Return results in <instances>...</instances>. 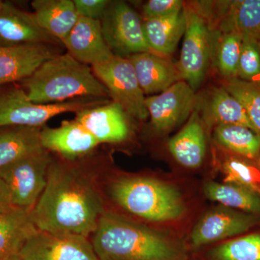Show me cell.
I'll use <instances>...</instances> for the list:
<instances>
[{
	"instance_id": "24",
	"label": "cell",
	"mask_w": 260,
	"mask_h": 260,
	"mask_svg": "<svg viewBox=\"0 0 260 260\" xmlns=\"http://www.w3.org/2000/svg\"><path fill=\"white\" fill-rule=\"evenodd\" d=\"M29 210L15 208L0 213V260L18 254L24 243L37 230Z\"/></svg>"
},
{
	"instance_id": "28",
	"label": "cell",
	"mask_w": 260,
	"mask_h": 260,
	"mask_svg": "<svg viewBox=\"0 0 260 260\" xmlns=\"http://www.w3.org/2000/svg\"><path fill=\"white\" fill-rule=\"evenodd\" d=\"M214 137L224 148L248 159L258 158L260 137L249 128L235 124L215 126Z\"/></svg>"
},
{
	"instance_id": "10",
	"label": "cell",
	"mask_w": 260,
	"mask_h": 260,
	"mask_svg": "<svg viewBox=\"0 0 260 260\" xmlns=\"http://www.w3.org/2000/svg\"><path fill=\"white\" fill-rule=\"evenodd\" d=\"M91 68L94 75L107 88L113 102L119 104L126 114L140 120L148 117L145 93L127 58L114 55Z\"/></svg>"
},
{
	"instance_id": "29",
	"label": "cell",
	"mask_w": 260,
	"mask_h": 260,
	"mask_svg": "<svg viewBox=\"0 0 260 260\" xmlns=\"http://www.w3.org/2000/svg\"><path fill=\"white\" fill-rule=\"evenodd\" d=\"M222 87L242 104L253 131L260 137V84L233 78L225 80Z\"/></svg>"
},
{
	"instance_id": "27",
	"label": "cell",
	"mask_w": 260,
	"mask_h": 260,
	"mask_svg": "<svg viewBox=\"0 0 260 260\" xmlns=\"http://www.w3.org/2000/svg\"><path fill=\"white\" fill-rule=\"evenodd\" d=\"M243 38L235 32L211 30V57L225 80L237 78Z\"/></svg>"
},
{
	"instance_id": "37",
	"label": "cell",
	"mask_w": 260,
	"mask_h": 260,
	"mask_svg": "<svg viewBox=\"0 0 260 260\" xmlns=\"http://www.w3.org/2000/svg\"><path fill=\"white\" fill-rule=\"evenodd\" d=\"M258 159H259V164H260V153L259 155V157H258Z\"/></svg>"
},
{
	"instance_id": "15",
	"label": "cell",
	"mask_w": 260,
	"mask_h": 260,
	"mask_svg": "<svg viewBox=\"0 0 260 260\" xmlns=\"http://www.w3.org/2000/svg\"><path fill=\"white\" fill-rule=\"evenodd\" d=\"M257 222L255 215L222 206L205 214L193 229L191 240L194 246L218 242L249 231Z\"/></svg>"
},
{
	"instance_id": "35",
	"label": "cell",
	"mask_w": 260,
	"mask_h": 260,
	"mask_svg": "<svg viewBox=\"0 0 260 260\" xmlns=\"http://www.w3.org/2000/svg\"><path fill=\"white\" fill-rule=\"evenodd\" d=\"M15 208L9 189L6 183L0 178V213H7Z\"/></svg>"
},
{
	"instance_id": "13",
	"label": "cell",
	"mask_w": 260,
	"mask_h": 260,
	"mask_svg": "<svg viewBox=\"0 0 260 260\" xmlns=\"http://www.w3.org/2000/svg\"><path fill=\"white\" fill-rule=\"evenodd\" d=\"M58 47L47 44L0 47V87L31 76L45 61L59 54Z\"/></svg>"
},
{
	"instance_id": "8",
	"label": "cell",
	"mask_w": 260,
	"mask_h": 260,
	"mask_svg": "<svg viewBox=\"0 0 260 260\" xmlns=\"http://www.w3.org/2000/svg\"><path fill=\"white\" fill-rule=\"evenodd\" d=\"M101 23L114 55L127 58L139 53L154 54L145 39L143 20L125 2L110 1Z\"/></svg>"
},
{
	"instance_id": "7",
	"label": "cell",
	"mask_w": 260,
	"mask_h": 260,
	"mask_svg": "<svg viewBox=\"0 0 260 260\" xmlns=\"http://www.w3.org/2000/svg\"><path fill=\"white\" fill-rule=\"evenodd\" d=\"M53 159L43 148L0 169V178L6 183L15 208L30 211L47 184L48 173Z\"/></svg>"
},
{
	"instance_id": "16",
	"label": "cell",
	"mask_w": 260,
	"mask_h": 260,
	"mask_svg": "<svg viewBox=\"0 0 260 260\" xmlns=\"http://www.w3.org/2000/svg\"><path fill=\"white\" fill-rule=\"evenodd\" d=\"M63 46L75 59L91 67L105 62L114 56L104 39L101 20L82 16L78 17Z\"/></svg>"
},
{
	"instance_id": "12",
	"label": "cell",
	"mask_w": 260,
	"mask_h": 260,
	"mask_svg": "<svg viewBox=\"0 0 260 260\" xmlns=\"http://www.w3.org/2000/svg\"><path fill=\"white\" fill-rule=\"evenodd\" d=\"M196 104L194 90L184 80L145 101L152 126L159 133H169L181 124L193 112Z\"/></svg>"
},
{
	"instance_id": "21",
	"label": "cell",
	"mask_w": 260,
	"mask_h": 260,
	"mask_svg": "<svg viewBox=\"0 0 260 260\" xmlns=\"http://www.w3.org/2000/svg\"><path fill=\"white\" fill-rule=\"evenodd\" d=\"M31 5L39 25L63 45L79 17L74 1L34 0Z\"/></svg>"
},
{
	"instance_id": "18",
	"label": "cell",
	"mask_w": 260,
	"mask_h": 260,
	"mask_svg": "<svg viewBox=\"0 0 260 260\" xmlns=\"http://www.w3.org/2000/svg\"><path fill=\"white\" fill-rule=\"evenodd\" d=\"M43 148L73 160L93 151L99 141L78 121H64L56 128L43 126L40 133Z\"/></svg>"
},
{
	"instance_id": "34",
	"label": "cell",
	"mask_w": 260,
	"mask_h": 260,
	"mask_svg": "<svg viewBox=\"0 0 260 260\" xmlns=\"http://www.w3.org/2000/svg\"><path fill=\"white\" fill-rule=\"evenodd\" d=\"M109 3L108 0H74L79 16L97 20H102Z\"/></svg>"
},
{
	"instance_id": "3",
	"label": "cell",
	"mask_w": 260,
	"mask_h": 260,
	"mask_svg": "<svg viewBox=\"0 0 260 260\" xmlns=\"http://www.w3.org/2000/svg\"><path fill=\"white\" fill-rule=\"evenodd\" d=\"M20 83L29 99L39 104H59L83 97L110 98L92 68L68 53L45 61Z\"/></svg>"
},
{
	"instance_id": "4",
	"label": "cell",
	"mask_w": 260,
	"mask_h": 260,
	"mask_svg": "<svg viewBox=\"0 0 260 260\" xmlns=\"http://www.w3.org/2000/svg\"><path fill=\"white\" fill-rule=\"evenodd\" d=\"M110 192L121 208L151 221L177 220L185 213V203L179 189L158 179L122 178L113 183Z\"/></svg>"
},
{
	"instance_id": "6",
	"label": "cell",
	"mask_w": 260,
	"mask_h": 260,
	"mask_svg": "<svg viewBox=\"0 0 260 260\" xmlns=\"http://www.w3.org/2000/svg\"><path fill=\"white\" fill-rule=\"evenodd\" d=\"M185 30L177 66L181 80L193 90L203 83L211 57V30L206 19L191 3H184Z\"/></svg>"
},
{
	"instance_id": "30",
	"label": "cell",
	"mask_w": 260,
	"mask_h": 260,
	"mask_svg": "<svg viewBox=\"0 0 260 260\" xmlns=\"http://www.w3.org/2000/svg\"><path fill=\"white\" fill-rule=\"evenodd\" d=\"M224 183L237 184L260 195V164L256 166L249 159L230 156L222 164Z\"/></svg>"
},
{
	"instance_id": "26",
	"label": "cell",
	"mask_w": 260,
	"mask_h": 260,
	"mask_svg": "<svg viewBox=\"0 0 260 260\" xmlns=\"http://www.w3.org/2000/svg\"><path fill=\"white\" fill-rule=\"evenodd\" d=\"M204 193L208 199L222 206L253 215L260 213V195L242 186L208 181L205 184Z\"/></svg>"
},
{
	"instance_id": "31",
	"label": "cell",
	"mask_w": 260,
	"mask_h": 260,
	"mask_svg": "<svg viewBox=\"0 0 260 260\" xmlns=\"http://www.w3.org/2000/svg\"><path fill=\"white\" fill-rule=\"evenodd\" d=\"M215 260H260V234H251L217 246L211 252Z\"/></svg>"
},
{
	"instance_id": "11",
	"label": "cell",
	"mask_w": 260,
	"mask_h": 260,
	"mask_svg": "<svg viewBox=\"0 0 260 260\" xmlns=\"http://www.w3.org/2000/svg\"><path fill=\"white\" fill-rule=\"evenodd\" d=\"M18 255L23 260H99L88 237L37 230Z\"/></svg>"
},
{
	"instance_id": "9",
	"label": "cell",
	"mask_w": 260,
	"mask_h": 260,
	"mask_svg": "<svg viewBox=\"0 0 260 260\" xmlns=\"http://www.w3.org/2000/svg\"><path fill=\"white\" fill-rule=\"evenodd\" d=\"M210 30L235 32L243 39L260 42V0L196 2Z\"/></svg>"
},
{
	"instance_id": "14",
	"label": "cell",
	"mask_w": 260,
	"mask_h": 260,
	"mask_svg": "<svg viewBox=\"0 0 260 260\" xmlns=\"http://www.w3.org/2000/svg\"><path fill=\"white\" fill-rule=\"evenodd\" d=\"M25 44L63 46L39 25L34 13L0 0V47Z\"/></svg>"
},
{
	"instance_id": "5",
	"label": "cell",
	"mask_w": 260,
	"mask_h": 260,
	"mask_svg": "<svg viewBox=\"0 0 260 260\" xmlns=\"http://www.w3.org/2000/svg\"><path fill=\"white\" fill-rule=\"evenodd\" d=\"M109 102V99L83 97L59 104H39L31 102L21 85L0 87V127L25 126L42 127L59 114L77 112Z\"/></svg>"
},
{
	"instance_id": "22",
	"label": "cell",
	"mask_w": 260,
	"mask_h": 260,
	"mask_svg": "<svg viewBox=\"0 0 260 260\" xmlns=\"http://www.w3.org/2000/svg\"><path fill=\"white\" fill-rule=\"evenodd\" d=\"M143 27L145 39L154 54L169 57L184 36V11L166 18L143 20Z\"/></svg>"
},
{
	"instance_id": "23",
	"label": "cell",
	"mask_w": 260,
	"mask_h": 260,
	"mask_svg": "<svg viewBox=\"0 0 260 260\" xmlns=\"http://www.w3.org/2000/svg\"><path fill=\"white\" fill-rule=\"evenodd\" d=\"M42 127L25 126L0 127V169L42 150L40 140Z\"/></svg>"
},
{
	"instance_id": "25",
	"label": "cell",
	"mask_w": 260,
	"mask_h": 260,
	"mask_svg": "<svg viewBox=\"0 0 260 260\" xmlns=\"http://www.w3.org/2000/svg\"><path fill=\"white\" fill-rule=\"evenodd\" d=\"M205 118L210 124H235L253 130L245 109L223 87L215 88L205 107Z\"/></svg>"
},
{
	"instance_id": "32",
	"label": "cell",
	"mask_w": 260,
	"mask_h": 260,
	"mask_svg": "<svg viewBox=\"0 0 260 260\" xmlns=\"http://www.w3.org/2000/svg\"><path fill=\"white\" fill-rule=\"evenodd\" d=\"M237 78L249 83L260 84V42L243 39Z\"/></svg>"
},
{
	"instance_id": "19",
	"label": "cell",
	"mask_w": 260,
	"mask_h": 260,
	"mask_svg": "<svg viewBox=\"0 0 260 260\" xmlns=\"http://www.w3.org/2000/svg\"><path fill=\"white\" fill-rule=\"evenodd\" d=\"M143 93L164 91L181 80L177 64L167 56L152 53H139L128 56Z\"/></svg>"
},
{
	"instance_id": "33",
	"label": "cell",
	"mask_w": 260,
	"mask_h": 260,
	"mask_svg": "<svg viewBox=\"0 0 260 260\" xmlns=\"http://www.w3.org/2000/svg\"><path fill=\"white\" fill-rule=\"evenodd\" d=\"M184 2L180 0H150L143 7L144 20L166 18L180 13Z\"/></svg>"
},
{
	"instance_id": "36",
	"label": "cell",
	"mask_w": 260,
	"mask_h": 260,
	"mask_svg": "<svg viewBox=\"0 0 260 260\" xmlns=\"http://www.w3.org/2000/svg\"><path fill=\"white\" fill-rule=\"evenodd\" d=\"M5 260H23L19 256L18 254H14V255L10 256V257L7 258Z\"/></svg>"
},
{
	"instance_id": "17",
	"label": "cell",
	"mask_w": 260,
	"mask_h": 260,
	"mask_svg": "<svg viewBox=\"0 0 260 260\" xmlns=\"http://www.w3.org/2000/svg\"><path fill=\"white\" fill-rule=\"evenodd\" d=\"M75 114V120L88 130L100 144L120 143L129 135L127 114L117 103H105Z\"/></svg>"
},
{
	"instance_id": "2",
	"label": "cell",
	"mask_w": 260,
	"mask_h": 260,
	"mask_svg": "<svg viewBox=\"0 0 260 260\" xmlns=\"http://www.w3.org/2000/svg\"><path fill=\"white\" fill-rule=\"evenodd\" d=\"M91 243L99 260H188L177 243L112 212L103 213Z\"/></svg>"
},
{
	"instance_id": "1",
	"label": "cell",
	"mask_w": 260,
	"mask_h": 260,
	"mask_svg": "<svg viewBox=\"0 0 260 260\" xmlns=\"http://www.w3.org/2000/svg\"><path fill=\"white\" fill-rule=\"evenodd\" d=\"M104 212L102 198L87 176L53 160L47 186L30 218L42 232L88 238Z\"/></svg>"
},
{
	"instance_id": "20",
	"label": "cell",
	"mask_w": 260,
	"mask_h": 260,
	"mask_svg": "<svg viewBox=\"0 0 260 260\" xmlns=\"http://www.w3.org/2000/svg\"><path fill=\"white\" fill-rule=\"evenodd\" d=\"M169 152L179 164L186 168H198L203 164L206 150L203 120L194 111L186 125L169 140Z\"/></svg>"
}]
</instances>
